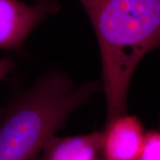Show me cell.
<instances>
[{
    "label": "cell",
    "instance_id": "6da1fadb",
    "mask_svg": "<svg viewBox=\"0 0 160 160\" xmlns=\"http://www.w3.org/2000/svg\"><path fill=\"white\" fill-rule=\"evenodd\" d=\"M99 44L107 120L126 113L138 64L160 48V0H79Z\"/></svg>",
    "mask_w": 160,
    "mask_h": 160
},
{
    "label": "cell",
    "instance_id": "7a4b0ae2",
    "mask_svg": "<svg viewBox=\"0 0 160 160\" xmlns=\"http://www.w3.org/2000/svg\"><path fill=\"white\" fill-rule=\"evenodd\" d=\"M103 91L99 81L77 85L58 70L40 75L11 98L0 117V160H39L45 144L77 109Z\"/></svg>",
    "mask_w": 160,
    "mask_h": 160
},
{
    "label": "cell",
    "instance_id": "3957f363",
    "mask_svg": "<svg viewBox=\"0 0 160 160\" xmlns=\"http://www.w3.org/2000/svg\"><path fill=\"white\" fill-rule=\"evenodd\" d=\"M60 8V0H36L32 5L0 0V49L22 50L30 33Z\"/></svg>",
    "mask_w": 160,
    "mask_h": 160
},
{
    "label": "cell",
    "instance_id": "277c9868",
    "mask_svg": "<svg viewBox=\"0 0 160 160\" xmlns=\"http://www.w3.org/2000/svg\"><path fill=\"white\" fill-rule=\"evenodd\" d=\"M102 133L105 160H138L145 132L136 116L123 113L106 121Z\"/></svg>",
    "mask_w": 160,
    "mask_h": 160
},
{
    "label": "cell",
    "instance_id": "5b68a950",
    "mask_svg": "<svg viewBox=\"0 0 160 160\" xmlns=\"http://www.w3.org/2000/svg\"><path fill=\"white\" fill-rule=\"evenodd\" d=\"M39 160H105L102 133L93 131L85 135L50 138Z\"/></svg>",
    "mask_w": 160,
    "mask_h": 160
},
{
    "label": "cell",
    "instance_id": "8992f818",
    "mask_svg": "<svg viewBox=\"0 0 160 160\" xmlns=\"http://www.w3.org/2000/svg\"><path fill=\"white\" fill-rule=\"evenodd\" d=\"M138 160H160V127L145 133Z\"/></svg>",
    "mask_w": 160,
    "mask_h": 160
},
{
    "label": "cell",
    "instance_id": "52a82bcc",
    "mask_svg": "<svg viewBox=\"0 0 160 160\" xmlns=\"http://www.w3.org/2000/svg\"><path fill=\"white\" fill-rule=\"evenodd\" d=\"M15 64L11 58L5 57L0 59V82L8 77L13 71Z\"/></svg>",
    "mask_w": 160,
    "mask_h": 160
},
{
    "label": "cell",
    "instance_id": "ba28073f",
    "mask_svg": "<svg viewBox=\"0 0 160 160\" xmlns=\"http://www.w3.org/2000/svg\"><path fill=\"white\" fill-rule=\"evenodd\" d=\"M2 111H3V108H0V117H1L2 114Z\"/></svg>",
    "mask_w": 160,
    "mask_h": 160
}]
</instances>
